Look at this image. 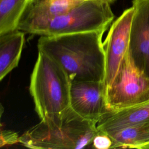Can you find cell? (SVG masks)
<instances>
[{"label":"cell","mask_w":149,"mask_h":149,"mask_svg":"<svg viewBox=\"0 0 149 149\" xmlns=\"http://www.w3.org/2000/svg\"><path fill=\"white\" fill-rule=\"evenodd\" d=\"M105 31L41 36L38 49L58 63L71 81L104 82L105 58L102 38Z\"/></svg>","instance_id":"cell-1"},{"label":"cell","mask_w":149,"mask_h":149,"mask_svg":"<svg viewBox=\"0 0 149 149\" xmlns=\"http://www.w3.org/2000/svg\"><path fill=\"white\" fill-rule=\"evenodd\" d=\"M97 123L70 107L49 114L20 136L19 143L34 149H79L91 145L98 132Z\"/></svg>","instance_id":"cell-2"},{"label":"cell","mask_w":149,"mask_h":149,"mask_svg":"<svg viewBox=\"0 0 149 149\" xmlns=\"http://www.w3.org/2000/svg\"><path fill=\"white\" fill-rule=\"evenodd\" d=\"M114 18L108 2L86 0L67 12L48 20L20 23L17 29L40 36L107 30Z\"/></svg>","instance_id":"cell-3"},{"label":"cell","mask_w":149,"mask_h":149,"mask_svg":"<svg viewBox=\"0 0 149 149\" xmlns=\"http://www.w3.org/2000/svg\"><path fill=\"white\" fill-rule=\"evenodd\" d=\"M71 81L58 63L38 51L30 77L29 90L40 119L70 107Z\"/></svg>","instance_id":"cell-4"},{"label":"cell","mask_w":149,"mask_h":149,"mask_svg":"<svg viewBox=\"0 0 149 149\" xmlns=\"http://www.w3.org/2000/svg\"><path fill=\"white\" fill-rule=\"evenodd\" d=\"M105 100L111 112L149 101V77L134 65L129 53L105 90Z\"/></svg>","instance_id":"cell-5"},{"label":"cell","mask_w":149,"mask_h":149,"mask_svg":"<svg viewBox=\"0 0 149 149\" xmlns=\"http://www.w3.org/2000/svg\"><path fill=\"white\" fill-rule=\"evenodd\" d=\"M134 7L125 10L112 23L104 42L105 72V90L113 81L129 51L131 24Z\"/></svg>","instance_id":"cell-6"},{"label":"cell","mask_w":149,"mask_h":149,"mask_svg":"<svg viewBox=\"0 0 149 149\" xmlns=\"http://www.w3.org/2000/svg\"><path fill=\"white\" fill-rule=\"evenodd\" d=\"M70 107L81 117L97 124L110 113L103 81L72 80Z\"/></svg>","instance_id":"cell-7"},{"label":"cell","mask_w":149,"mask_h":149,"mask_svg":"<svg viewBox=\"0 0 149 149\" xmlns=\"http://www.w3.org/2000/svg\"><path fill=\"white\" fill-rule=\"evenodd\" d=\"M129 55L149 77V0H133Z\"/></svg>","instance_id":"cell-8"},{"label":"cell","mask_w":149,"mask_h":149,"mask_svg":"<svg viewBox=\"0 0 149 149\" xmlns=\"http://www.w3.org/2000/svg\"><path fill=\"white\" fill-rule=\"evenodd\" d=\"M149 122V101L111 112L97 125L98 130L110 133L126 127Z\"/></svg>","instance_id":"cell-9"},{"label":"cell","mask_w":149,"mask_h":149,"mask_svg":"<svg viewBox=\"0 0 149 149\" xmlns=\"http://www.w3.org/2000/svg\"><path fill=\"white\" fill-rule=\"evenodd\" d=\"M24 33L18 29L0 36V80L19 64L24 43Z\"/></svg>","instance_id":"cell-10"},{"label":"cell","mask_w":149,"mask_h":149,"mask_svg":"<svg viewBox=\"0 0 149 149\" xmlns=\"http://www.w3.org/2000/svg\"><path fill=\"white\" fill-rule=\"evenodd\" d=\"M84 1L86 0H35L20 23L52 19L67 12Z\"/></svg>","instance_id":"cell-11"},{"label":"cell","mask_w":149,"mask_h":149,"mask_svg":"<svg viewBox=\"0 0 149 149\" xmlns=\"http://www.w3.org/2000/svg\"><path fill=\"white\" fill-rule=\"evenodd\" d=\"M107 133L112 139L113 148H147L149 146V122Z\"/></svg>","instance_id":"cell-12"},{"label":"cell","mask_w":149,"mask_h":149,"mask_svg":"<svg viewBox=\"0 0 149 149\" xmlns=\"http://www.w3.org/2000/svg\"><path fill=\"white\" fill-rule=\"evenodd\" d=\"M35 0H0V36L17 29Z\"/></svg>","instance_id":"cell-13"},{"label":"cell","mask_w":149,"mask_h":149,"mask_svg":"<svg viewBox=\"0 0 149 149\" xmlns=\"http://www.w3.org/2000/svg\"><path fill=\"white\" fill-rule=\"evenodd\" d=\"M91 145L93 148L97 149L113 148V141L107 133L98 130Z\"/></svg>","instance_id":"cell-14"},{"label":"cell","mask_w":149,"mask_h":149,"mask_svg":"<svg viewBox=\"0 0 149 149\" xmlns=\"http://www.w3.org/2000/svg\"><path fill=\"white\" fill-rule=\"evenodd\" d=\"M20 136L12 130H1L0 135V146L2 147L6 145H12L19 143Z\"/></svg>","instance_id":"cell-15"},{"label":"cell","mask_w":149,"mask_h":149,"mask_svg":"<svg viewBox=\"0 0 149 149\" xmlns=\"http://www.w3.org/2000/svg\"><path fill=\"white\" fill-rule=\"evenodd\" d=\"M98 1H105V2H108L109 3H113V2L115 1V0H98Z\"/></svg>","instance_id":"cell-16"},{"label":"cell","mask_w":149,"mask_h":149,"mask_svg":"<svg viewBox=\"0 0 149 149\" xmlns=\"http://www.w3.org/2000/svg\"><path fill=\"white\" fill-rule=\"evenodd\" d=\"M147 148H149V146H148V147H147Z\"/></svg>","instance_id":"cell-17"}]
</instances>
